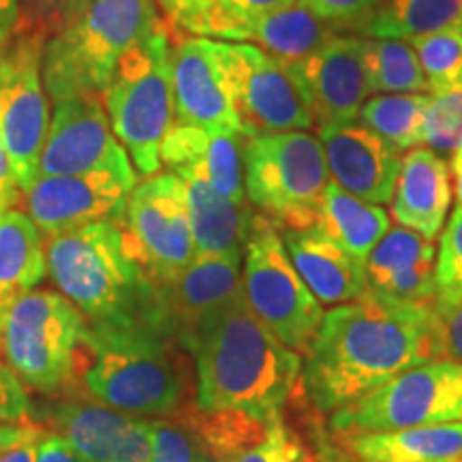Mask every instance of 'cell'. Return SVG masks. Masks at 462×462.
Listing matches in <instances>:
<instances>
[{"label":"cell","mask_w":462,"mask_h":462,"mask_svg":"<svg viewBox=\"0 0 462 462\" xmlns=\"http://www.w3.org/2000/svg\"><path fill=\"white\" fill-rule=\"evenodd\" d=\"M435 357V309L388 304L368 293L323 313L302 356L300 396L306 407L330 418Z\"/></svg>","instance_id":"6da1fadb"},{"label":"cell","mask_w":462,"mask_h":462,"mask_svg":"<svg viewBox=\"0 0 462 462\" xmlns=\"http://www.w3.org/2000/svg\"><path fill=\"white\" fill-rule=\"evenodd\" d=\"M195 364V409L274 418L300 396L302 356L281 343L248 309L229 300L184 338Z\"/></svg>","instance_id":"7a4b0ae2"},{"label":"cell","mask_w":462,"mask_h":462,"mask_svg":"<svg viewBox=\"0 0 462 462\" xmlns=\"http://www.w3.org/2000/svg\"><path fill=\"white\" fill-rule=\"evenodd\" d=\"M78 390L135 418L182 420L195 409V364L163 319L86 323Z\"/></svg>","instance_id":"3957f363"},{"label":"cell","mask_w":462,"mask_h":462,"mask_svg":"<svg viewBox=\"0 0 462 462\" xmlns=\"http://www.w3.org/2000/svg\"><path fill=\"white\" fill-rule=\"evenodd\" d=\"M45 268L86 323L167 321L157 285L131 257L118 223H92L45 238Z\"/></svg>","instance_id":"277c9868"},{"label":"cell","mask_w":462,"mask_h":462,"mask_svg":"<svg viewBox=\"0 0 462 462\" xmlns=\"http://www.w3.org/2000/svg\"><path fill=\"white\" fill-rule=\"evenodd\" d=\"M163 26L154 0H90L73 26L45 42L48 97L103 99L120 62Z\"/></svg>","instance_id":"5b68a950"},{"label":"cell","mask_w":462,"mask_h":462,"mask_svg":"<svg viewBox=\"0 0 462 462\" xmlns=\"http://www.w3.org/2000/svg\"><path fill=\"white\" fill-rule=\"evenodd\" d=\"M86 319L60 291L31 289L0 315V360L26 390L60 396L78 390Z\"/></svg>","instance_id":"8992f818"},{"label":"cell","mask_w":462,"mask_h":462,"mask_svg":"<svg viewBox=\"0 0 462 462\" xmlns=\"http://www.w3.org/2000/svg\"><path fill=\"white\" fill-rule=\"evenodd\" d=\"M245 190L279 229L315 227L330 184L326 152L309 131L245 137Z\"/></svg>","instance_id":"52a82bcc"},{"label":"cell","mask_w":462,"mask_h":462,"mask_svg":"<svg viewBox=\"0 0 462 462\" xmlns=\"http://www.w3.org/2000/svg\"><path fill=\"white\" fill-rule=\"evenodd\" d=\"M170 26L133 50L116 69L103 97L116 140L123 143L137 176L159 173L161 143L173 125Z\"/></svg>","instance_id":"ba28073f"},{"label":"cell","mask_w":462,"mask_h":462,"mask_svg":"<svg viewBox=\"0 0 462 462\" xmlns=\"http://www.w3.org/2000/svg\"><path fill=\"white\" fill-rule=\"evenodd\" d=\"M242 262L248 309L282 345L304 356L326 310L298 274L281 229L259 212L253 217Z\"/></svg>","instance_id":"9c48e42d"},{"label":"cell","mask_w":462,"mask_h":462,"mask_svg":"<svg viewBox=\"0 0 462 462\" xmlns=\"http://www.w3.org/2000/svg\"><path fill=\"white\" fill-rule=\"evenodd\" d=\"M452 421H462V366L441 357L396 374L328 418L338 437Z\"/></svg>","instance_id":"30bf717a"},{"label":"cell","mask_w":462,"mask_h":462,"mask_svg":"<svg viewBox=\"0 0 462 462\" xmlns=\"http://www.w3.org/2000/svg\"><path fill=\"white\" fill-rule=\"evenodd\" d=\"M118 225L131 257L154 285L178 279L198 257L187 190L176 173H154L137 182Z\"/></svg>","instance_id":"8fae6325"},{"label":"cell","mask_w":462,"mask_h":462,"mask_svg":"<svg viewBox=\"0 0 462 462\" xmlns=\"http://www.w3.org/2000/svg\"><path fill=\"white\" fill-rule=\"evenodd\" d=\"M215 54L245 137L315 126L291 69L251 43L215 42Z\"/></svg>","instance_id":"7c38bea8"},{"label":"cell","mask_w":462,"mask_h":462,"mask_svg":"<svg viewBox=\"0 0 462 462\" xmlns=\"http://www.w3.org/2000/svg\"><path fill=\"white\" fill-rule=\"evenodd\" d=\"M45 42L39 34H15L0 51V137L22 193L37 180L51 120L43 82Z\"/></svg>","instance_id":"4fadbf2b"},{"label":"cell","mask_w":462,"mask_h":462,"mask_svg":"<svg viewBox=\"0 0 462 462\" xmlns=\"http://www.w3.org/2000/svg\"><path fill=\"white\" fill-rule=\"evenodd\" d=\"M37 415L48 430L65 437L86 462H150L154 420L116 411L82 390L51 396Z\"/></svg>","instance_id":"5bb4252c"},{"label":"cell","mask_w":462,"mask_h":462,"mask_svg":"<svg viewBox=\"0 0 462 462\" xmlns=\"http://www.w3.org/2000/svg\"><path fill=\"white\" fill-rule=\"evenodd\" d=\"M135 171H88L73 176H39L24 190L26 215L43 238L86 225L123 218Z\"/></svg>","instance_id":"9a60e30c"},{"label":"cell","mask_w":462,"mask_h":462,"mask_svg":"<svg viewBox=\"0 0 462 462\" xmlns=\"http://www.w3.org/2000/svg\"><path fill=\"white\" fill-rule=\"evenodd\" d=\"M101 170L135 171L123 143L116 140L103 99L54 101L37 178Z\"/></svg>","instance_id":"2e32d148"},{"label":"cell","mask_w":462,"mask_h":462,"mask_svg":"<svg viewBox=\"0 0 462 462\" xmlns=\"http://www.w3.org/2000/svg\"><path fill=\"white\" fill-rule=\"evenodd\" d=\"M287 67L296 75L317 129L356 123L373 95L364 67V39L334 37L317 54Z\"/></svg>","instance_id":"e0dca14e"},{"label":"cell","mask_w":462,"mask_h":462,"mask_svg":"<svg viewBox=\"0 0 462 462\" xmlns=\"http://www.w3.org/2000/svg\"><path fill=\"white\" fill-rule=\"evenodd\" d=\"M187 418L204 439L212 462H310L313 452L289 424L287 413L274 418L193 409Z\"/></svg>","instance_id":"ac0fdd59"},{"label":"cell","mask_w":462,"mask_h":462,"mask_svg":"<svg viewBox=\"0 0 462 462\" xmlns=\"http://www.w3.org/2000/svg\"><path fill=\"white\" fill-rule=\"evenodd\" d=\"M173 37L176 42H171L170 56L173 123L240 131L215 54V42L180 34Z\"/></svg>","instance_id":"d6986e66"},{"label":"cell","mask_w":462,"mask_h":462,"mask_svg":"<svg viewBox=\"0 0 462 462\" xmlns=\"http://www.w3.org/2000/svg\"><path fill=\"white\" fill-rule=\"evenodd\" d=\"M317 135L332 182L368 204H390L402 161L398 152L360 123L319 126Z\"/></svg>","instance_id":"ffe728a7"},{"label":"cell","mask_w":462,"mask_h":462,"mask_svg":"<svg viewBox=\"0 0 462 462\" xmlns=\"http://www.w3.org/2000/svg\"><path fill=\"white\" fill-rule=\"evenodd\" d=\"M435 242L396 225L394 229L390 227L368 257V293L388 304L435 309Z\"/></svg>","instance_id":"44dd1931"},{"label":"cell","mask_w":462,"mask_h":462,"mask_svg":"<svg viewBox=\"0 0 462 462\" xmlns=\"http://www.w3.org/2000/svg\"><path fill=\"white\" fill-rule=\"evenodd\" d=\"M245 135L231 129H201L173 123L161 143V165L176 176L198 173L217 193L245 204Z\"/></svg>","instance_id":"7402d4cb"},{"label":"cell","mask_w":462,"mask_h":462,"mask_svg":"<svg viewBox=\"0 0 462 462\" xmlns=\"http://www.w3.org/2000/svg\"><path fill=\"white\" fill-rule=\"evenodd\" d=\"M242 259L198 255L167 285H157L159 302L173 332L189 337L199 321L242 293Z\"/></svg>","instance_id":"603a6c76"},{"label":"cell","mask_w":462,"mask_h":462,"mask_svg":"<svg viewBox=\"0 0 462 462\" xmlns=\"http://www.w3.org/2000/svg\"><path fill=\"white\" fill-rule=\"evenodd\" d=\"M392 199V217L401 227L435 242L452 201V176L446 161L430 148L409 150L401 161Z\"/></svg>","instance_id":"cb8c5ba5"},{"label":"cell","mask_w":462,"mask_h":462,"mask_svg":"<svg viewBox=\"0 0 462 462\" xmlns=\"http://www.w3.org/2000/svg\"><path fill=\"white\" fill-rule=\"evenodd\" d=\"M281 236L298 274L321 306H338L368 296L366 268L321 229H281Z\"/></svg>","instance_id":"d4e9b609"},{"label":"cell","mask_w":462,"mask_h":462,"mask_svg":"<svg viewBox=\"0 0 462 462\" xmlns=\"http://www.w3.org/2000/svg\"><path fill=\"white\" fill-rule=\"evenodd\" d=\"M187 190L190 227L195 251L206 257H245L248 231L255 210L246 204H236L212 189L198 173H180Z\"/></svg>","instance_id":"484cf974"},{"label":"cell","mask_w":462,"mask_h":462,"mask_svg":"<svg viewBox=\"0 0 462 462\" xmlns=\"http://www.w3.org/2000/svg\"><path fill=\"white\" fill-rule=\"evenodd\" d=\"M340 446L362 462H456L462 460V421L415 426L388 432L340 435Z\"/></svg>","instance_id":"4316f807"},{"label":"cell","mask_w":462,"mask_h":462,"mask_svg":"<svg viewBox=\"0 0 462 462\" xmlns=\"http://www.w3.org/2000/svg\"><path fill=\"white\" fill-rule=\"evenodd\" d=\"M338 28L317 15L304 0L259 17L242 32L240 43L268 51L282 65H298L338 37Z\"/></svg>","instance_id":"83f0119b"},{"label":"cell","mask_w":462,"mask_h":462,"mask_svg":"<svg viewBox=\"0 0 462 462\" xmlns=\"http://www.w3.org/2000/svg\"><path fill=\"white\" fill-rule=\"evenodd\" d=\"M45 240L26 212H0V315L42 282Z\"/></svg>","instance_id":"f1b7e54d"},{"label":"cell","mask_w":462,"mask_h":462,"mask_svg":"<svg viewBox=\"0 0 462 462\" xmlns=\"http://www.w3.org/2000/svg\"><path fill=\"white\" fill-rule=\"evenodd\" d=\"M315 227L366 268L373 248L390 231V215L383 206L368 204L330 180Z\"/></svg>","instance_id":"f546056e"},{"label":"cell","mask_w":462,"mask_h":462,"mask_svg":"<svg viewBox=\"0 0 462 462\" xmlns=\"http://www.w3.org/2000/svg\"><path fill=\"white\" fill-rule=\"evenodd\" d=\"M446 28H462V0H383L360 31L371 39L409 42Z\"/></svg>","instance_id":"4dcf8cb0"},{"label":"cell","mask_w":462,"mask_h":462,"mask_svg":"<svg viewBox=\"0 0 462 462\" xmlns=\"http://www.w3.org/2000/svg\"><path fill=\"white\" fill-rule=\"evenodd\" d=\"M430 95H373L360 109L362 125L381 137L394 152L420 148L421 125Z\"/></svg>","instance_id":"1f68e13d"},{"label":"cell","mask_w":462,"mask_h":462,"mask_svg":"<svg viewBox=\"0 0 462 462\" xmlns=\"http://www.w3.org/2000/svg\"><path fill=\"white\" fill-rule=\"evenodd\" d=\"M364 67L373 95L430 92L415 51L398 39H364Z\"/></svg>","instance_id":"d6a6232c"},{"label":"cell","mask_w":462,"mask_h":462,"mask_svg":"<svg viewBox=\"0 0 462 462\" xmlns=\"http://www.w3.org/2000/svg\"><path fill=\"white\" fill-rule=\"evenodd\" d=\"M421 71L429 79L430 95L441 92L462 78V28H446L409 39Z\"/></svg>","instance_id":"836d02e7"},{"label":"cell","mask_w":462,"mask_h":462,"mask_svg":"<svg viewBox=\"0 0 462 462\" xmlns=\"http://www.w3.org/2000/svg\"><path fill=\"white\" fill-rule=\"evenodd\" d=\"M421 143L435 152L462 150V78L441 92H432L421 125Z\"/></svg>","instance_id":"e575fe53"},{"label":"cell","mask_w":462,"mask_h":462,"mask_svg":"<svg viewBox=\"0 0 462 462\" xmlns=\"http://www.w3.org/2000/svg\"><path fill=\"white\" fill-rule=\"evenodd\" d=\"M90 0H20L15 34H39L43 39L67 31L88 9Z\"/></svg>","instance_id":"d590c367"},{"label":"cell","mask_w":462,"mask_h":462,"mask_svg":"<svg viewBox=\"0 0 462 462\" xmlns=\"http://www.w3.org/2000/svg\"><path fill=\"white\" fill-rule=\"evenodd\" d=\"M437 300L435 306H452L462 302V208L449 217L437 253Z\"/></svg>","instance_id":"8d00e7d4"},{"label":"cell","mask_w":462,"mask_h":462,"mask_svg":"<svg viewBox=\"0 0 462 462\" xmlns=\"http://www.w3.org/2000/svg\"><path fill=\"white\" fill-rule=\"evenodd\" d=\"M293 3L298 0H212L208 34L229 43H240L242 32L253 22Z\"/></svg>","instance_id":"74e56055"},{"label":"cell","mask_w":462,"mask_h":462,"mask_svg":"<svg viewBox=\"0 0 462 462\" xmlns=\"http://www.w3.org/2000/svg\"><path fill=\"white\" fill-rule=\"evenodd\" d=\"M150 462H212L204 439L182 420H154V446Z\"/></svg>","instance_id":"f35d334b"},{"label":"cell","mask_w":462,"mask_h":462,"mask_svg":"<svg viewBox=\"0 0 462 462\" xmlns=\"http://www.w3.org/2000/svg\"><path fill=\"white\" fill-rule=\"evenodd\" d=\"M45 430L42 421L31 418L0 424V462H37V448Z\"/></svg>","instance_id":"ab89813d"},{"label":"cell","mask_w":462,"mask_h":462,"mask_svg":"<svg viewBox=\"0 0 462 462\" xmlns=\"http://www.w3.org/2000/svg\"><path fill=\"white\" fill-rule=\"evenodd\" d=\"M173 34H208L212 0H154Z\"/></svg>","instance_id":"60d3db41"},{"label":"cell","mask_w":462,"mask_h":462,"mask_svg":"<svg viewBox=\"0 0 462 462\" xmlns=\"http://www.w3.org/2000/svg\"><path fill=\"white\" fill-rule=\"evenodd\" d=\"M304 3L338 31L340 28L360 31L383 0H304Z\"/></svg>","instance_id":"b9f144b4"},{"label":"cell","mask_w":462,"mask_h":462,"mask_svg":"<svg viewBox=\"0 0 462 462\" xmlns=\"http://www.w3.org/2000/svg\"><path fill=\"white\" fill-rule=\"evenodd\" d=\"M435 337L439 357L462 366V302L435 306Z\"/></svg>","instance_id":"7bdbcfd3"},{"label":"cell","mask_w":462,"mask_h":462,"mask_svg":"<svg viewBox=\"0 0 462 462\" xmlns=\"http://www.w3.org/2000/svg\"><path fill=\"white\" fill-rule=\"evenodd\" d=\"M32 407L28 390L15 373L0 360V424L31 418Z\"/></svg>","instance_id":"ee69618b"},{"label":"cell","mask_w":462,"mask_h":462,"mask_svg":"<svg viewBox=\"0 0 462 462\" xmlns=\"http://www.w3.org/2000/svg\"><path fill=\"white\" fill-rule=\"evenodd\" d=\"M37 462H86L75 449L69 446L65 437L54 430H45L37 448Z\"/></svg>","instance_id":"f6af8a7d"},{"label":"cell","mask_w":462,"mask_h":462,"mask_svg":"<svg viewBox=\"0 0 462 462\" xmlns=\"http://www.w3.org/2000/svg\"><path fill=\"white\" fill-rule=\"evenodd\" d=\"M20 20V0H0V51L15 39Z\"/></svg>","instance_id":"bcb514c9"},{"label":"cell","mask_w":462,"mask_h":462,"mask_svg":"<svg viewBox=\"0 0 462 462\" xmlns=\"http://www.w3.org/2000/svg\"><path fill=\"white\" fill-rule=\"evenodd\" d=\"M449 176H452V189L456 201L462 208V150L452 154V163H449Z\"/></svg>","instance_id":"7dc6e473"},{"label":"cell","mask_w":462,"mask_h":462,"mask_svg":"<svg viewBox=\"0 0 462 462\" xmlns=\"http://www.w3.org/2000/svg\"><path fill=\"white\" fill-rule=\"evenodd\" d=\"M310 462H343V460H338L337 456L326 452V449H319V452L313 454V460H310Z\"/></svg>","instance_id":"c3c4849f"},{"label":"cell","mask_w":462,"mask_h":462,"mask_svg":"<svg viewBox=\"0 0 462 462\" xmlns=\"http://www.w3.org/2000/svg\"><path fill=\"white\" fill-rule=\"evenodd\" d=\"M456 462H462V460H456Z\"/></svg>","instance_id":"681fc988"}]
</instances>
